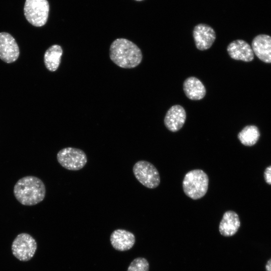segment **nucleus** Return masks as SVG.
<instances>
[{"instance_id": "obj_1", "label": "nucleus", "mask_w": 271, "mask_h": 271, "mask_svg": "<svg viewBox=\"0 0 271 271\" xmlns=\"http://www.w3.org/2000/svg\"><path fill=\"white\" fill-rule=\"evenodd\" d=\"M14 194L22 205L33 206L42 202L46 195V188L43 181L33 176L20 179L14 187Z\"/></svg>"}, {"instance_id": "obj_2", "label": "nucleus", "mask_w": 271, "mask_h": 271, "mask_svg": "<svg viewBox=\"0 0 271 271\" xmlns=\"http://www.w3.org/2000/svg\"><path fill=\"white\" fill-rule=\"evenodd\" d=\"M111 60L123 68H132L139 65L142 60L140 49L131 41L118 38L111 44L109 49Z\"/></svg>"}, {"instance_id": "obj_3", "label": "nucleus", "mask_w": 271, "mask_h": 271, "mask_svg": "<svg viewBox=\"0 0 271 271\" xmlns=\"http://www.w3.org/2000/svg\"><path fill=\"white\" fill-rule=\"evenodd\" d=\"M209 184L207 175L202 170L188 172L185 176L182 186L185 194L194 200L203 197L207 193Z\"/></svg>"}, {"instance_id": "obj_4", "label": "nucleus", "mask_w": 271, "mask_h": 271, "mask_svg": "<svg viewBox=\"0 0 271 271\" xmlns=\"http://www.w3.org/2000/svg\"><path fill=\"white\" fill-rule=\"evenodd\" d=\"M24 15L31 24L42 27L46 24L49 16V5L47 0H26Z\"/></svg>"}, {"instance_id": "obj_5", "label": "nucleus", "mask_w": 271, "mask_h": 271, "mask_svg": "<svg viewBox=\"0 0 271 271\" xmlns=\"http://www.w3.org/2000/svg\"><path fill=\"white\" fill-rule=\"evenodd\" d=\"M57 159L63 168L71 171L81 169L87 162L86 155L82 150L72 147L60 150L57 153Z\"/></svg>"}, {"instance_id": "obj_6", "label": "nucleus", "mask_w": 271, "mask_h": 271, "mask_svg": "<svg viewBox=\"0 0 271 271\" xmlns=\"http://www.w3.org/2000/svg\"><path fill=\"white\" fill-rule=\"evenodd\" d=\"M132 171L136 179L145 187L154 189L160 183V177L156 168L146 161H139L134 165Z\"/></svg>"}, {"instance_id": "obj_7", "label": "nucleus", "mask_w": 271, "mask_h": 271, "mask_svg": "<svg viewBox=\"0 0 271 271\" xmlns=\"http://www.w3.org/2000/svg\"><path fill=\"white\" fill-rule=\"evenodd\" d=\"M37 245L35 239L30 234L22 233L18 234L12 245L13 255L19 260L27 261L34 255Z\"/></svg>"}, {"instance_id": "obj_8", "label": "nucleus", "mask_w": 271, "mask_h": 271, "mask_svg": "<svg viewBox=\"0 0 271 271\" xmlns=\"http://www.w3.org/2000/svg\"><path fill=\"white\" fill-rule=\"evenodd\" d=\"M19 55V48L15 38L8 33H0V59L11 63L18 59Z\"/></svg>"}, {"instance_id": "obj_9", "label": "nucleus", "mask_w": 271, "mask_h": 271, "mask_svg": "<svg viewBox=\"0 0 271 271\" xmlns=\"http://www.w3.org/2000/svg\"><path fill=\"white\" fill-rule=\"evenodd\" d=\"M193 36L197 48L203 51L212 46L216 39V33L209 25L199 24L194 28Z\"/></svg>"}, {"instance_id": "obj_10", "label": "nucleus", "mask_w": 271, "mask_h": 271, "mask_svg": "<svg viewBox=\"0 0 271 271\" xmlns=\"http://www.w3.org/2000/svg\"><path fill=\"white\" fill-rule=\"evenodd\" d=\"M230 57L236 60L251 61L254 58L252 48L243 40H236L231 42L227 48Z\"/></svg>"}, {"instance_id": "obj_11", "label": "nucleus", "mask_w": 271, "mask_h": 271, "mask_svg": "<svg viewBox=\"0 0 271 271\" xmlns=\"http://www.w3.org/2000/svg\"><path fill=\"white\" fill-rule=\"evenodd\" d=\"M251 48L254 54L262 61L271 63V37L265 34L256 36L253 39Z\"/></svg>"}, {"instance_id": "obj_12", "label": "nucleus", "mask_w": 271, "mask_h": 271, "mask_svg": "<svg viewBox=\"0 0 271 271\" xmlns=\"http://www.w3.org/2000/svg\"><path fill=\"white\" fill-rule=\"evenodd\" d=\"M110 241L115 249L123 251L132 247L136 242V237L134 235L129 231L118 229L111 233Z\"/></svg>"}, {"instance_id": "obj_13", "label": "nucleus", "mask_w": 271, "mask_h": 271, "mask_svg": "<svg viewBox=\"0 0 271 271\" xmlns=\"http://www.w3.org/2000/svg\"><path fill=\"white\" fill-rule=\"evenodd\" d=\"M186 118V113L184 108L181 105H175L167 112L164 123L169 130L175 132L182 127Z\"/></svg>"}, {"instance_id": "obj_14", "label": "nucleus", "mask_w": 271, "mask_h": 271, "mask_svg": "<svg viewBox=\"0 0 271 271\" xmlns=\"http://www.w3.org/2000/svg\"><path fill=\"white\" fill-rule=\"evenodd\" d=\"M240 225L239 218L237 214L233 211L225 212L219 226L220 233L226 237L234 235Z\"/></svg>"}, {"instance_id": "obj_15", "label": "nucleus", "mask_w": 271, "mask_h": 271, "mask_svg": "<svg viewBox=\"0 0 271 271\" xmlns=\"http://www.w3.org/2000/svg\"><path fill=\"white\" fill-rule=\"evenodd\" d=\"M183 90L186 96L193 100L202 99L206 94V89L203 84L195 77H190L185 80Z\"/></svg>"}, {"instance_id": "obj_16", "label": "nucleus", "mask_w": 271, "mask_h": 271, "mask_svg": "<svg viewBox=\"0 0 271 271\" xmlns=\"http://www.w3.org/2000/svg\"><path fill=\"white\" fill-rule=\"evenodd\" d=\"M62 53L63 50L58 45H53L46 51L44 61L45 66L48 70L53 72L58 69Z\"/></svg>"}, {"instance_id": "obj_17", "label": "nucleus", "mask_w": 271, "mask_h": 271, "mask_svg": "<svg viewBox=\"0 0 271 271\" xmlns=\"http://www.w3.org/2000/svg\"><path fill=\"white\" fill-rule=\"evenodd\" d=\"M260 133L255 125L245 126L238 134L237 137L241 144L246 146H252L258 141Z\"/></svg>"}, {"instance_id": "obj_18", "label": "nucleus", "mask_w": 271, "mask_h": 271, "mask_svg": "<svg viewBox=\"0 0 271 271\" xmlns=\"http://www.w3.org/2000/svg\"><path fill=\"white\" fill-rule=\"evenodd\" d=\"M149 263L144 257L134 259L129 265L127 271H149Z\"/></svg>"}, {"instance_id": "obj_19", "label": "nucleus", "mask_w": 271, "mask_h": 271, "mask_svg": "<svg viewBox=\"0 0 271 271\" xmlns=\"http://www.w3.org/2000/svg\"><path fill=\"white\" fill-rule=\"evenodd\" d=\"M264 176L266 182L271 185V166L266 168L264 171Z\"/></svg>"}, {"instance_id": "obj_20", "label": "nucleus", "mask_w": 271, "mask_h": 271, "mask_svg": "<svg viewBox=\"0 0 271 271\" xmlns=\"http://www.w3.org/2000/svg\"><path fill=\"white\" fill-rule=\"evenodd\" d=\"M265 268L266 271H271V259L267 262Z\"/></svg>"}, {"instance_id": "obj_21", "label": "nucleus", "mask_w": 271, "mask_h": 271, "mask_svg": "<svg viewBox=\"0 0 271 271\" xmlns=\"http://www.w3.org/2000/svg\"><path fill=\"white\" fill-rule=\"evenodd\" d=\"M134 1H138V2H140V1H144V0H134Z\"/></svg>"}]
</instances>
